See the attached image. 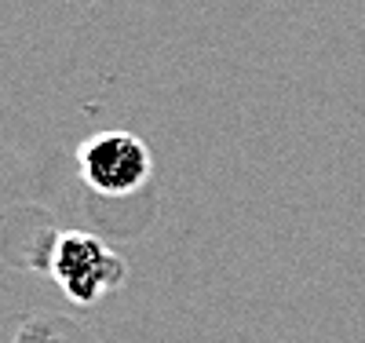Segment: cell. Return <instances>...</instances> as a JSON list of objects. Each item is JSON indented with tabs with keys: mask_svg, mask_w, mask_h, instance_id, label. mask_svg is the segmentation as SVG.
Segmentation results:
<instances>
[{
	"mask_svg": "<svg viewBox=\"0 0 365 343\" xmlns=\"http://www.w3.org/2000/svg\"><path fill=\"white\" fill-rule=\"evenodd\" d=\"M51 277L70 303L91 307L113 289H120V282L128 277V267L120 260V252H113L96 234L66 230L58 234L51 248Z\"/></svg>",
	"mask_w": 365,
	"mask_h": 343,
	"instance_id": "obj_1",
	"label": "cell"
},
{
	"mask_svg": "<svg viewBox=\"0 0 365 343\" xmlns=\"http://www.w3.org/2000/svg\"><path fill=\"white\" fill-rule=\"evenodd\" d=\"M77 168H81V179L96 194L125 198V194H135L150 179L154 161H150V150L139 135H132V132H96L81 143Z\"/></svg>",
	"mask_w": 365,
	"mask_h": 343,
	"instance_id": "obj_2",
	"label": "cell"
},
{
	"mask_svg": "<svg viewBox=\"0 0 365 343\" xmlns=\"http://www.w3.org/2000/svg\"><path fill=\"white\" fill-rule=\"evenodd\" d=\"M15 343H19V339H15Z\"/></svg>",
	"mask_w": 365,
	"mask_h": 343,
	"instance_id": "obj_3",
	"label": "cell"
}]
</instances>
